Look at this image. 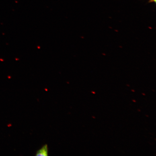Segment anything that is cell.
<instances>
[{"label": "cell", "instance_id": "1", "mask_svg": "<svg viewBox=\"0 0 156 156\" xmlns=\"http://www.w3.org/2000/svg\"><path fill=\"white\" fill-rule=\"evenodd\" d=\"M48 147L47 145L43 146L41 149L38 150L36 153V156H48Z\"/></svg>", "mask_w": 156, "mask_h": 156}, {"label": "cell", "instance_id": "2", "mask_svg": "<svg viewBox=\"0 0 156 156\" xmlns=\"http://www.w3.org/2000/svg\"><path fill=\"white\" fill-rule=\"evenodd\" d=\"M155 2L156 0H150L149 2V3H152V2Z\"/></svg>", "mask_w": 156, "mask_h": 156}]
</instances>
